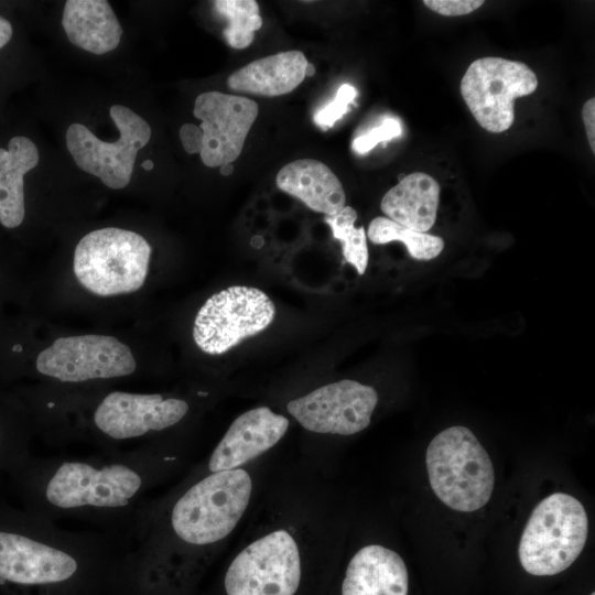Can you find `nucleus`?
<instances>
[{
  "mask_svg": "<svg viewBox=\"0 0 595 595\" xmlns=\"http://www.w3.org/2000/svg\"><path fill=\"white\" fill-rule=\"evenodd\" d=\"M425 463L432 490L450 508L470 512L490 499L494 466L469 429L451 426L440 432L428 446Z\"/></svg>",
  "mask_w": 595,
  "mask_h": 595,
  "instance_id": "obj_1",
  "label": "nucleus"
},
{
  "mask_svg": "<svg viewBox=\"0 0 595 595\" xmlns=\"http://www.w3.org/2000/svg\"><path fill=\"white\" fill-rule=\"evenodd\" d=\"M251 494L252 480L245 469L212 473L176 501L171 515L173 530L190 544L218 542L235 529Z\"/></svg>",
  "mask_w": 595,
  "mask_h": 595,
  "instance_id": "obj_2",
  "label": "nucleus"
},
{
  "mask_svg": "<svg viewBox=\"0 0 595 595\" xmlns=\"http://www.w3.org/2000/svg\"><path fill=\"white\" fill-rule=\"evenodd\" d=\"M588 533L586 511L576 498L555 493L532 511L522 532L518 555L532 575H554L581 554Z\"/></svg>",
  "mask_w": 595,
  "mask_h": 595,
  "instance_id": "obj_3",
  "label": "nucleus"
},
{
  "mask_svg": "<svg viewBox=\"0 0 595 595\" xmlns=\"http://www.w3.org/2000/svg\"><path fill=\"white\" fill-rule=\"evenodd\" d=\"M150 256L151 246L141 235L106 227L79 240L74 251V273L94 294L132 293L145 281Z\"/></svg>",
  "mask_w": 595,
  "mask_h": 595,
  "instance_id": "obj_4",
  "label": "nucleus"
},
{
  "mask_svg": "<svg viewBox=\"0 0 595 595\" xmlns=\"http://www.w3.org/2000/svg\"><path fill=\"white\" fill-rule=\"evenodd\" d=\"M538 87L534 72L524 63L504 57H480L466 69L461 94L478 125L500 133L515 120V100Z\"/></svg>",
  "mask_w": 595,
  "mask_h": 595,
  "instance_id": "obj_5",
  "label": "nucleus"
},
{
  "mask_svg": "<svg viewBox=\"0 0 595 595\" xmlns=\"http://www.w3.org/2000/svg\"><path fill=\"white\" fill-rule=\"evenodd\" d=\"M275 315L271 299L253 286L232 285L213 294L194 321L193 338L209 355H220L264 331Z\"/></svg>",
  "mask_w": 595,
  "mask_h": 595,
  "instance_id": "obj_6",
  "label": "nucleus"
},
{
  "mask_svg": "<svg viewBox=\"0 0 595 595\" xmlns=\"http://www.w3.org/2000/svg\"><path fill=\"white\" fill-rule=\"evenodd\" d=\"M109 115L119 130L118 140L102 141L86 126L73 123L66 131V147L79 169L99 177L106 186L120 190L129 184L138 151L149 142L151 128L122 105L111 106Z\"/></svg>",
  "mask_w": 595,
  "mask_h": 595,
  "instance_id": "obj_7",
  "label": "nucleus"
},
{
  "mask_svg": "<svg viewBox=\"0 0 595 595\" xmlns=\"http://www.w3.org/2000/svg\"><path fill=\"white\" fill-rule=\"evenodd\" d=\"M300 580L298 544L281 529L240 551L230 563L224 583L227 595H294Z\"/></svg>",
  "mask_w": 595,
  "mask_h": 595,
  "instance_id": "obj_8",
  "label": "nucleus"
},
{
  "mask_svg": "<svg viewBox=\"0 0 595 595\" xmlns=\"http://www.w3.org/2000/svg\"><path fill=\"white\" fill-rule=\"evenodd\" d=\"M141 485L139 473L123 464L96 467L65 462L47 482L45 496L61 509L120 508L130 502Z\"/></svg>",
  "mask_w": 595,
  "mask_h": 595,
  "instance_id": "obj_9",
  "label": "nucleus"
},
{
  "mask_svg": "<svg viewBox=\"0 0 595 595\" xmlns=\"http://www.w3.org/2000/svg\"><path fill=\"white\" fill-rule=\"evenodd\" d=\"M130 348L112 336L61 337L42 350L36 369L63 382L122 377L136 370Z\"/></svg>",
  "mask_w": 595,
  "mask_h": 595,
  "instance_id": "obj_10",
  "label": "nucleus"
},
{
  "mask_svg": "<svg viewBox=\"0 0 595 595\" xmlns=\"http://www.w3.org/2000/svg\"><path fill=\"white\" fill-rule=\"evenodd\" d=\"M377 403L372 387L344 379L289 401L286 409L309 431L351 435L369 425Z\"/></svg>",
  "mask_w": 595,
  "mask_h": 595,
  "instance_id": "obj_11",
  "label": "nucleus"
},
{
  "mask_svg": "<svg viewBox=\"0 0 595 595\" xmlns=\"http://www.w3.org/2000/svg\"><path fill=\"white\" fill-rule=\"evenodd\" d=\"M258 110L256 101L242 96L219 91L197 96L193 113L202 120L203 147L199 155L206 166L231 163L240 155Z\"/></svg>",
  "mask_w": 595,
  "mask_h": 595,
  "instance_id": "obj_12",
  "label": "nucleus"
},
{
  "mask_svg": "<svg viewBox=\"0 0 595 595\" xmlns=\"http://www.w3.org/2000/svg\"><path fill=\"white\" fill-rule=\"evenodd\" d=\"M187 411V402L181 399H163L158 393L113 391L96 409L94 422L109 437L127 440L170 428L180 422Z\"/></svg>",
  "mask_w": 595,
  "mask_h": 595,
  "instance_id": "obj_13",
  "label": "nucleus"
},
{
  "mask_svg": "<svg viewBox=\"0 0 595 595\" xmlns=\"http://www.w3.org/2000/svg\"><path fill=\"white\" fill-rule=\"evenodd\" d=\"M77 569L75 558L58 548L0 531V583L54 584L69 580Z\"/></svg>",
  "mask_w": 595,
  "mask_h": 595,
  "instance_id": "obj_14",
  "label": "nucleus"
},
{
  "mask_svg": "<svg viewBox=\"0 0 595 595\" xmlns=\"http://www.w3.org/2000/svg\"><path fill=\"white\" fill-rule=\"evenodd\" d=\"M289 429V420L268 407L240 414L228 428L208 462L210 473L229 470L273 447Z\"/></svg>",
  "mask_w": 595,
  "mask_h": 595,
  "instance_id": "obj_15",
  "label": "nucleus"
},
{
  "mask_svg": "<svg viewBox=\"0 0 595 595\" xmlns=\"http://www.w3.org/2000/svg\"><path fill=\"white\" fill-rule=\"evenodd\" d=\"M342 595H408L403 560L379 544L361 548L349 561Z\"/></svg>",
  "mask_w": 595,
  "mask_h": 595,
  "instance_id": "obj_16",
  "label": "nucleus"
},
{
  "mask_svg": "<svg viewBox=\"0 0 595 595\" xmlns=\"http://www.w3.org/2000/svg\"><path fill=\"white\" fill-rule=\"evenodd\" d=\"M277 186L317 213L332 216L346 205L344 187L323 162L302 159L285 164L277 174Z\"/></svg>",
  "mask_w": 595,
  "mask_h": 595,
  "instance_id": "obj_17",
  "label": "nucleus"
},
{
  "mask_svg": "<svg viewBox=\"0 0 595 595\" xmlns=\"http://www.w3.org/2000/svg\"><path fill=\"white\" fill-rule=\"evenodd\" d=\"M440 192L434 177L413 172L383 195L380 208L387 218L412 230L428 232L436 220Z\"/></svg>",
  "mask_w": 595,
  "mask_h": 595,
  "instance_id": "obj_18",
  "label": "nucleus"
},
{
  "mask_svg": "<svg viewBox=\"0 0 595 595\" xmlns=\"http://www.w3.org/2000/svg\"><path fill=\"white\" fill-rule=\"evenodd\" d=\"M307 60L300 51H285L258 58L232 73L227 85L231 90L266 97L288 94L306 76Z\"/></svg>",
  "mask_w": 595,
  "mask_h": 595,
  "instance_id": "obj_19",
  "label": "nucleus"
},
{
  "mask_svg": "<svg viewBox=\"0 0 595 595\" xmlns=\"http://www.w3.org/2000/svg\"><path fill=\"white\" fill-rule=\"evenodd\" d=\"M63 29L72 44L101 55L120 43L122 28L105 0H68L65 2Z\"/></svg>",
  "mask_w": 595,
  "mask_h": 595,
  "instance_id": "obj_20",
  "label": "nucleus"
},
{
  "mask_svg": "<svg viewBox=\"0 0 595 595\" xmlns=\"http://www.w3.org/2000/svg\"><path fill=\"white\" fill-rule=\"evenodd\" d=\"M40 161L35 143L24 136L9 140L7 148L0 147V224L15 228L24 219V175Z\"/></svg>",
  "mask_w": 595,
  "mask_h": 595,
  "instance_id": "obj_21",
  "label": "nucleus"
},
{
  "mask_svg": "<svg viewBox=\"0 0 595 595\" xmlns=\"http://www.w3.org/2000/svg\"><path fill=\"white\" fill-rule=\"evenodd\" d=\"M371 242L383 245L391 241L402 242L409 255L416 260H432L444 249L441 237L407 228L387 217H376L366 234Z\"/></svg>",
  "mask_w": 595,
  "mask_h": 595,
  "instance_id": "obj_22",
  "label": "nucleus"
},
{
  "mask_svg": "<svg viewBox=\"0 0 595 595\" xmlns=\"http://www.w3.org/2000/svg\"><path fill=\"white\" fill-rule=\"evenodd\" d=\"M214 8L228 22L223 32L228 45L234 48L249 46L253 41L255 31L262 25L257 1L217 0L214 1Z\"/></svg>",
  "mask_w": 595,
  "mask_h": 595,
  "instance_id": "obj_23",
  "label": "nucleus"
},
{
  "mask_svg": "<svg viewBox=\"0 0 595 595\" xmlns=\"http://www.w3.org/2000/svg\"><path fill=\"white\" fill-rule=\"evenodd\" d=\"M356 219L357 212L350 206H345L339 213L326 216L324 220L331 228L333 237L342 242L345 261L361 275L367 269L369 253L365 228H356Z\"/></svg>",
  "mask_w": 595,
  "mask_h": 595,
  "instance_id": "obj_24",
  "label": "nucleus"
},
{
  "mask_svg": "<svg viewBox=\"0 0 595 595\" xmlns=\"http://www.w3.org/2000/svg\"><path fill=\"white\" fill-rule=\"evenodd\" d=\"M402 134V126L398 118L385 117L382 121L356 137L351 142V149L357 154H366L378 143L398 138Z\"/></svg>",
  "mask_w": 595,
  "mask_h": 595,
  "instance_id": "obj_25",
  "label": "nucleus"
},
{
  "mask_svg": "<svg viewBox=\"0 0 595 595\" xmlns=\"http://www.w3.org/2000/svg\"><path fill=\"white\" fill-rule=\"evenodd\" d=\"M357 97V89L350 84H343L335 98L314 115V123L322 130L332 128L337 120L349 111V105Z\"/></svg>",
  "mask_w": 595,
  "mask_h": 595,
  "instance_id": "obj_26",
  "label": "nucleus"
},
{
  "mask_svg": "<svg viewBox=\"0 0 595 595\" xmlns=\"http://www.w3.org/2000/svg\"><path fill=\"white\" fill-rule=\"evenodd\" d=\"M430 10L445 17H457L472 13L484 4L483 0H424Z\"/></svg>",
  "mask_w": 595,
  "mask_h": 595,
  "instance_id": "obj_27",
  "label": "nucleus"
},
{
  "mask_svg": "<svg viewBox=\"0 0 595 595\" xmlns=\"http://www.w3.org/2000/svg\"><path fill=\"white\" fill-rule=\"evenodd\" d=\"M184 150L190 154L199 153L203 147V131L199 126L185 123L180 128Z\"/></svg>",
  "mask_w": 595,
  "mask_h": 595,
  "instance_id": "obj_28",
  "label": "nucleus"
},
{
  "mask_svg": "<svg viewBox=\"0 0 595 595\" xmlns=\"http://www.w3.org/2000/svg\"><path fill=\"white\" fill-rule=\"evenodd\" d=\"M582 118L589 147L595 152V99H588L582 109Z\"/></svg>",
  "mask_w": 595,
  "mask_h": 595,
  "instance_id": "obj_29",
  "label": "nucleus"
},
{
  "mask_svg": "<svg viewBox=\"0 0 595 595\" xmlns=\"http://www.w3.org/2000/svg\"><path fill=\"white\" fill-rule=\"evenodd\" d=\"M13 28L9 20L0 15V50L3 48L12 39Z\"/></svg>",
  "mask_w": 595,
  "mask_h": 595,
  "instance_id": "obj_30",
  "label": "nucleus"
},
{
  "mask_svg": "<svg viewBox=\"0 0 595 595\" xmlns=\"http://www.w3.org/2000/svg\"><path fill=\"white\" fill-rule=\"evenodd\" d=\"M220 173L225 176L230 175L234 171V165L231 163H226L219 166Z\"/></svg>",
  "mask_w": 595,
  "mask_h": 595,
  "instance_id": "obj_31",
  "label": "nucleus"
},
{
  "mask_svg": "<svg viewBox=\"0 0 595 595\" xmlns=\"http://www.w3.org/2000/svg\"><path fill=\"white\" fill-rule=\"evenodd\" d=\"M153 162L151 160H145L141 163V166L147 170V171H150L153 169Z\"/></svg>",
  "mask_w": 595,
  "mask_h": 595,
  "instance_id": "obj_32",
  "label": "nucleus"
},
{
  "mask_svg": "<svg viewBox=\"0 0 595 595\" xmlns=\"http://www.w3.org/2000/svg\"><path fill=\"white\" fill-rule=\"evenodd\" d=\"M314 74V67L311 65V64H307V67H306V75L307 76H311Z\"/></svg>",
  "mask_w": 595,
  "mask_h": 595,
  "instance_id": "obj_33",
  "label": "nucleus"
},
{
  "mask_svg": "<svg viewBox=\"0 0 595 595\" xmlns=\"http://www.w3.org/2000/svg\"><path fill=\"white\" fill-rule=\"evenodd\" d=\"M13 350H14V351H20V350H21V346H20V345L14 346V347H13Z\"/></svg>",
  "mask_w": 595,
  "mask_h": 595,
  "instance_id": "obj_34",
  "label": "nucleus"
},
{
  "mask_svg": "<svg viewBox=\"0 0 595 595\" xmlns=\"http://www.w3.org/2000/svg\"><path fill=\"white\" fill-rule=\"evenodd\" d=\"M591 595H595L594 593H592Z\"/></svg>",
  "mask_w": 595,
  "mask_h": 595,
  "instance_id": "obj_35",
  "label": "nucleus"
}]
</instances>
